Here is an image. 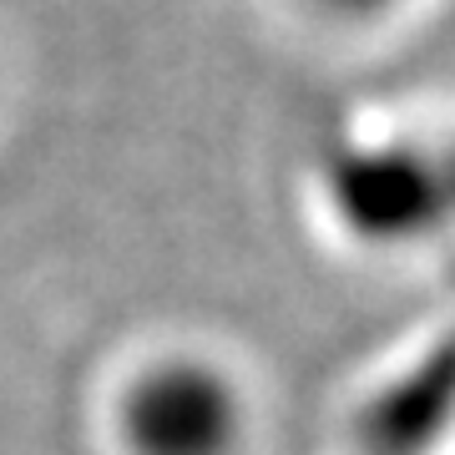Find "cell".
Returning a JSON list of instances; mask_svg holds the SVG:
<instances>
[{
  "label": "cell",
  "mask_w": 455,
  "mask_h": 455,
  "mask_svg": "<svg viewBox=\"0 0 455 455\" xmlns=\"http://www.w3.org/2000/svg\"><path fill=\"white\" fill-rule=\"evenodd\" d=\"M107 420L116 455H243L248 395L212 355L167 349L116 385Z\"/></svg>",
  "instance_id": "cell-1"
},
{
  "label": "cell",
  "mask_w": 455,
  "mask_h": 455,
  "mask_svg": "<svg viewBox=\"0 0 455 455\" xmlns=\"http://www.w3.org/2000/svg\"><path fill=\"white\" fill-rule=\"evenodd\" d=\"M324 208L364 248H420L445 233L430 142L415 132L344 142L324 167Z\"/></svg>",
  "instance_id": "cell-2"
},
{
  "label": "cell",
  "mask_w": 455,
  "mask_h": 455,
  "mask_svg": "<svg viewBox=\"0 0 455 455\" xmlns=\"http://www.w3.org/2000/svg\"><path fill=\"white\" fill-rule=\"evenodd\" d=\"M455 425V334L435 339L405 374H390L355 420L359 455H430Z\"/></svg>",
  "instance_id": "cell-3"
},
{
  "label": "cell",
  "mask_w": 455,
  "mask_h": 455,
  "mask_svg": "<svg viewBox=\"0 0 455 455\" xmlns=\"http://www.w3.org/2000/svg\"><path fill=\"white\" fill-rule=\"evenodd\" d=\"M304 20H314L324 36L364 46V41H385L400 36L405 26H415L420 16H430L440 0H293Z\"/></svg>",
  "instance_id": "cell-4"
},
{
  "label": "cell",
  "mask_w": 455,
  "mask_h": 455,
  "mask_svg": "<svg viewBox=\"0 0 455 455\" xmlns=\"http://www.w3.org/2000/svg\"><path fill=\"white\" fill-rule=\"evenodd\" d=\"M430 167H435V193H440V212H445V233L455 238V116L445 127H435L430 137Z\"/></svg>",
  "instance_id": "cell-5"
}]
</instances>
